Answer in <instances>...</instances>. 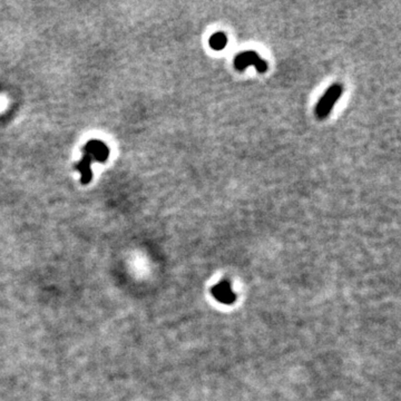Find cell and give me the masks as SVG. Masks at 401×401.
Returning <instances> with one entry per match:
<instances>
[{
    "label": "cell",
    "mask_w": 401,
    "mask_h": 401,
    "mask_svg": "<svg viewBox=\"0 0 401 401\" xmlns=\"http://www.w3.org/2000/svg\"><path fill=\"white\" fill-rule=\"evenodd\" d=\"M108 147H107L104 143L93 140V142H89L87 144L86 154L84 156L83 162L79 163L78 166L79 172H82V178L84 183L90 181V165L93 159L105 160L108 157Z\"/></svg>",
    "instance_id": "cell-1"
},
{
    "label": "cell",
    "mask_w": 401,
    "mask_h": 401,
    "mask_svg": "<svg viewBox=\"0 0 401 401\" xmlns=\"http://www.w3.org/2000/svg\"><path fill=\"white\" fill-rule=\"evenodd\" d=\"M227 43V38L223 33H216L211 37L209 39V46L215 51H221L223 49Z\"/></svg>",
    "instance_id": "cell-4"
},
{
    "label": "cell",
    "mask_w": 401,
    "mask_h": 401,
    "mask_svg": "<svg viewBox=\"0 0 401 401\" xmlns=\"http://www.w3.org/2000/svg\"><path fill=\"white\" fill-rule=\"evenodd\" d=\"M254 66L259 72H264L267 70V64L255 52H240L234 59V67L238 70H244L246 67Z\"/></svg>",
    "instance_id": "cell-3"
},
{
    "label": "cell",
    "mask_w": 401,
    "mask_h": 401,
    "mask_svg": "<svg viewBox=\"0 0 401 401\" xmlns=\"http://www.w3.org/2000/svg\"><path fill=\"white\" fill-rule=\"evenodd\" d=\"M342 91L343 86L341 84H333V85L328 88L326 94L321 97L315 107V115L319 120H324V118L329 115L331 110L333 109L335 103L341 97Z\"/></svg>",
    "instance_id": "cell-2"
}]
</instances>
